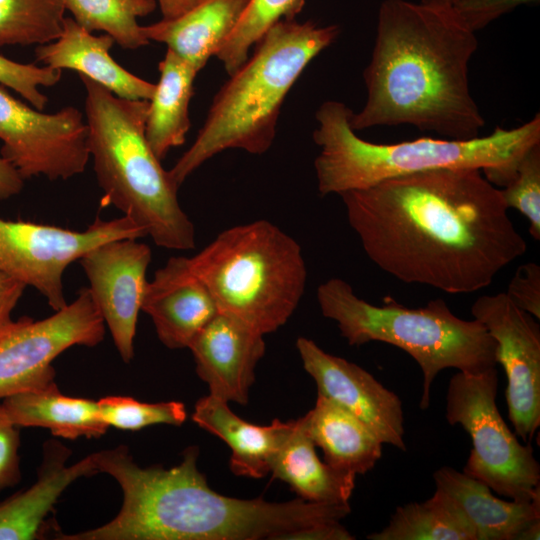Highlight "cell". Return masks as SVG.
<instances>
[{"instance_id": "6da1fadb", "label": "cell", "mask_w": 540, "mask_h": 540, "mask_svg": "<svg viewBox=\"0 0 540 540\" xmlns=\"http://www.w3.org/2000/svg\"><path fill=\"white\" fill-rule=\"evenodd\" d=\"M339 196L368 258L404 283L476 292L527 249L478 169L428 170Z\"/></svg>"}, {"instance_id": "7a4b0ae2", "label": "cell", "mask_w": 540, "mask_h": 540, "mask_svg": "<svg viewBox=\"0 0 540 540\" xmlns=\"http://www.w3.org/2000/svg\"><path fill=\"white\" fill-rule=\"evenodd\" d=\"M477 48L475 32L453 8L384 0L363 72L367 98L351 111V128L411 125L447 139L479 137L485 121L468 80Z\"/></svg>"}, {"instance_id": "3957f363", "label": "cell", "mask_w": 540, "mask_h": 540, "mask_svg": "<svg viewBox=\"0 0 540 540\" xmlns=\"http://www.w3.org/2000/svg\"><path fill=\"white\" fill-rule=\"evenodd\" d=\"M198 447H188L171 468L135 467L123 486L122 523L131 540L276 539L308 526L340 521L349 503L296 498L268 502L214 491L197 467Z\"/></svg>"}, {"instance_id": "277c9868", "label": "cell", "mask_w": 540, "mask_h": 540, "mask_svg": "<svg viewBox=\"0 0 540 540\" xmlns=\"http://www.w3.org/2000/svg\"><path fill=\"white\" fill-rule=\"evenodd\" d=\"M351 109L328 100L316 111L313 140L320 147L314 168L321 195L362 189L383 180L436 169H478L497 188L513 176L525 152L540 143V115L513 129L496 127L469 140L422 137L379 144L360 138L349 123Z\"/></svg>"}, {"instance_id": "5b68a950", "label": "cell", "mask_w": 540, "mask_h": 540, "mask_svg": "<svg viewBox=\"0 0 540 540\" xmlns=\"http://www.w3.org/2000/svg\"><path fill=\"white\" fill-rule=\"evenodd\" d=\"M338 25L281 19L214 96L193 144L169 170L180 187L204 162L227 149L263 154L271 147L286 95L307 65L338 37Z\"/></svg>"}, {"instance_id": "8992f818", "label": "cell", "mask_w": 540, "mask_h": 540, "mask_svg": "<svg viewBox=\"0 0 540 540\" xmlns=\"http://www.w3.org/2000/svg\"><path fill=\"white\" fill-rule=\"evenodd\" d=\"M79 78L102 206L120 210L159 247L193 249L195 228L178 201L179 187L146 139L149 101L121 98L84 75Z\"/></svg>"}, {"instance_id": "52a82bcc", "label": "cell", "mask_w": 540, "mask_h": 540, "mask_svg": "<svg viewBox=\"0 0 540 540\" xmlns=\"http://www.w3.org/2000/svg\"><path fill=\"white\" fill-rule=\"evenodd\" d=\"M317 300L323 316L337 323L349 345L384 342L418 363L423 375L422 410L429 407L432 383L442 370L480 373L498 364L497 342L484 325L457 317L441 298L420 308L404 307L393 298L377 306L334 277L318 286Z\"/></svg>"}, {"instance_id": "ba28073f", "label": "cell", "mask_w": 540, "mask_h": 540, "mask_svg": "<svg viewBox=\"0 0 540 540\" xmlns=\"http://www.w3.org/2000/svg\"><path fill=\"white\" fill-rule=\"evenodd\" d=\"M188 261L219 312L263 335L283 326L304 294L307 270L301 246L267 220L220 232Z\"/></svg>"}, {"instance_id": "9c48e42d", "label": "cell", "mask_w": 540, "mask_h": 540, "mask_svg": "<svg viewBox=\"0 0 540 540\" xmlns=\"http://www.w3.org/2000/svg\"><path fill=\"white\" fill-rule=\"evenodd\" d=\"M496 367L458 371L449 381L446 420L470 435L472 448L463 473L517 502L540 500V465L503 420L497 404Z\"/></svg>"}, {"instance_id": "30bf717a", "label": "cell", "mask_w": 540, "mask_h": 540, "mask_svg": "<svg viewBox=\"0 0 540 540\" xmlns=\"http://www.w3.org/2000/svg\"><path fill=\"white\" fill-rule=\"evenodd\" d=\"M145 236L125 215L97 217L82 231L0 218V272L36 289L57 311L67 305L63 275L70 264L103 242Z\"/></svg>"}, {"instance_id": "8fae6325", "label": "cell", "mask_w": 540, "mask_h": 540, "mask_svg": "<svg viewBox=\"0 0 540 540\" xmlns=\"http://www.w3.org/2000/svg\"><path fill=\"white\" fill-rule=\"evenodd\" d=\"M105 336V323L88 287L51 316L22 317L0 336V400L55 379L52 362L73 346L93 347Z\"/></svg>"}, {"instance_id": "7c38bea8", "label": "cell", "mask_w": 540, "mask_h": 540, "mask_svg": "<svg viewBox=\"0 0 540 540\" xmlns=\"http://www.w3.org/2000/svg\"><path fill=\"white\" fill-rule=\"evenodd\" d=\"M1 156L24 180H67L84 172L90 159L82 112L66 106L45 113L12 96L0 84Z\"/></svg>"}, {"instance_id": "4fadbf2b", "label": "cell", "mask_w": 540, "mask_h": 540, "mask_svg": "<svg viewBox=\"0 0 540 540\" xmlns=\"http://www.w3.org/2000/svg\"><path fill=\"white\" fill-rule=\"evenodd\" d=\"M497 342V362L507 376L505 397L515 434L530 442L540 426V327L505 293L478 297L471 307Z\"/></svg>"}, {"instance_id": "5bb4252c", "label": "cell", "mask_w": 540, "mask_h": 540, "mask_svg": "<svg viewBox=\"0 0 540 540\" xmlns=\"http://www.w3.org/2000/svg\"><path fill=\"white\" fill-rule=\"evenodd\" d=\"M151 258L147 244L123 238L103 242L78 260L91 296L126 363L134 357L137 320Z\"/></svg>"}, {"instance_id": "9a60e30c", "label": "cell", "mask_w": 540, "mask_h": 540, "mask_svg": "<svg viewBox=\"0 0 540 540\" xmlns=\"http://www.w3.org/2000/svg\"><path fill=\"white\" fill-rule=\"evenodd\" d=\"M296 348L318 394L362 421L382 442L406 451L400 398L368 371L325 352L313 340L299 337Z\"/></svg>"}, {"instance_id": "2e32d148", "label": "cell", "mask_w": 540, "mask_h": 540, "mask_svg": "<svg viewBox=\"0 0 540 540\" xmlns=\"http://www.w3.org/2000/svg\"><path fill=\"white\" fill-rule=\"evenodd\" d=\"M263 334L224 312H218L189 345L209 395L226 402L248 403L255 368L265 354Z\"/></svg>"}, {"instance_id": "e0dca14e", "label": "cell", "mask_w": 540, "mask_h": 540, "mask_svg": "<svg viewBox=\"0 0 540 540\" xmlns=\"http://www.w3.org/2000/svg\"><path fill=\"white\" fill-rule=\"evenodd\" d=\"M141 311L151 317L164 346L181 349L189 347L219 309L206 285L192 272L188 257L175 256L147 281Z\"/></svg>"}, {"instance_id": "ac0fdd59", "label": "cell", "mask_w": 540, "mask_h": 540, "mask_svg": "<svg viewBox=\"0 0 540 540\" xmlns=\"http://www.w3.org/2000/svg\"><path fill=\"white\" fill-rule=\"evenodd\" d=\"M70 455L60 441L44 443L35 483L0 503V540L42 538L49 529L45 520L61 494L79 478L98 473L92 454L67 465Z\"/></svg>"}, {"instance_id": "d6986e66", "label": "cell", "mask_w": 540, "mask_h": 540, "mask_svg": "<svg viewBox=\"0 0 540 540\" xmlns=\"http://www.w3.org/2000/svg\"><path fill=\"white\" fill-rule=\"evenodd\" d=\"M115 43L108 34L94 35L72 17H65L57 39L35 48L36 62L54 69H69L102 85L118 97L150 100L156 84L118 64L110 55Z\"/></svg>"}, {"instance_id": "ffe728a7", "label": "cell", "mask_w": 540, "mask_h": 540, "mask_svg": "<svg viewBox=\"0 0 540 540\" xmlns=\"http://www.w3.org/2000/svg\"><path fill=\"white\" fill-rule=\"evenodd\" d=\"M433 478L436 490L450 497L472 525L477 540L539 539L540 500H502L487 485L448 466Z\"/></svg>"}, {"instance_id": "44dd1931", "label": "cell", "mask_w": 540, "mask_h": 540, "mask_svg": "<svg viewBox=\"0 0 540 540\" xmlns=\"http://www.w3.org/2000/svg\"><path fill=\"white\" fill-rule=\"evenodd\" d=\"M192 420L229 446L230 469L235 475L256 479L270 473L271 460L292 425V420L279 419L266 426L249 423L237 416L228 402L211 395L196 402Z\"/></svg>"}, {"instance_id": "7402d4cb", "label": "cell", "mask_w": 540, "mask_h": 540, "mask_svg": "<svg viewBox=\"0 0 540 540\" xmlns=\"http://www.w3.org/2000/svg\"><path fill=\"white\" fill-rule=\"evenodd\" d=\"M250 0H204L183 15L141 26L149 41L167 45L198 72L216 55Z\"/></svg>"}, {"instance_id": "603a6c76", "label": "cell", "mask_w": 540, "mask_h": 540, "mask_svg": "<svg viewBox=\"0 0 540 540\" xmlns=\"http://www.w3.org/2000/svg\"><path fill=\"white\" fill-rule=\"evenodd\" d=\"M315 448L303 417L292 420L289 432L271 460L270 473L305 501L348 503L356 475L322 462Z\"/></svg>"}, {"instance_id": "cb8c5ba5", "label": "cell", "mask_w": 540, "mask_h": 540, "mask_svg": "<svg viewBox=\"0 0 540 540\" xmlns=\"http://www.w3.org/2000/svg\"><path fill=\"white\" fill-rule=\"evenodd\" d=\"M303 417L305 428L324 462L349 473L365 474L382 456L383 442L358 418L328 398L317 395Z\"/></svg>"}, {"instance_id": "d4e9b609", "label": "cell", "mask_w": 540, "mask_h": 540, "mask_svg": "<svg viewBox=\"0 0 540 540\" xmlns=\"http://www.w3.org/2000/svg\"><path fill=\"white\" fill-rule=\"evenodd\" d=\"M11 421L21 427H42L59 438H99L108 425L97 401L63 395L55 381L2 401Z\"/></svg>"}, {"instance_id": "484cf974", "label": "cell", "mask_w": 540, "mask_h": 540, "mask_svg": "<svg viewBox=\"0 0 540 540\" xmlns=\"http://www.w3.org/2000/svg\"><path fill=\"white\" fill-rule=\"evenodd\" d=\"M160 78L149 100L145 135L159 160L173 147L184 144L191 126L189 104L198 71L167 49L159 63Z\"/></svg>"}, {"instance_id": "4316f807", "label": "cell", "mask_w": 540, "mask_h": 540, "mask_svg": "<svg viewBox=\"0 0 540 540\" xmlns=\"http://www.w3.org/2000/svg\"><path fill=\"white\" fill-rule=\"evenodd\" d=\"M370 540H477L476 533L455 502L436 490L424 502L398 506L381 531Z\"/></svg>"}, {"instance_id": "83f0119b", "label": "cell", "mask_w": 540, "mask_h": 540, "mask_svg": "<svg viewBox=\"0 0 540 540\" xmlns=\"http://www.w3.org/2000/svg\"><path fill=\"white\" fill-rule=\"evenodd\" d=\"M65 9L84 29L103 31L125 49H138L150 41L143 35L139 17L157 8L156 0H63Z\"/></svg>"}, {"instance_id": "f1b7e54d", "label": "cell", "mask_w": 540, "mask_h": 540, "mask_svg": "<svg viewBox=\"0 0 540 540\" xmlns=\"http://www.w3.org/2000/svg\"><path fill=\"white\" fill-rule=\"evenodd\" d=\"M65 11L63 0H0V47L57 39Z\"/></svg>"}, {"instance_id": "f546056e", "label": "cell", "mask_w": 540, "mask_h": 540, "mask_svg": "<svg viewBox=\"0 0 540 540\" xmlns=\"http://www.w3.org/2000/svg\"><path fill=\"white\" fill-rule=\"evenodd\" d=\"M305 0H250L235 28L216 57L228 75L235 73L248 59L250 48L279 20L295 18Z\"/></svg>"}, {"instance_id": "4dcf8cb0", "label": "cell", "mask_w": 540, "mask_h": 540, "mask_svg": "<svg viewBox=\"0 0 540 540\" xmlns=\"http://www.w3.org/2000/svg\"><path fill=\"white\" fill-rule=\"evenodd\" d=\"M97 403L108 427L121 430L137 431L158 424L180 426L187 417L185 405L179 401L145 403L132 397L107 396Z\"/></svg>"}, {"instance_id": "1f68e13d", "label": "cell", "mask_w": 540, "mask_h": 540, "mask_svg": "<svg viewBox=\"0 0 540 540\" xmlns=\"http://www.w3.org/2000/svg\"><path fill=\"white\" fill-rule=\"evenodd\" d=\"M507 208L520 212L529 222V232L540 240V143L519 160L509 182L500 188Z\"/></svg>"}, {"instance_id": "d6a6232c", "label": "cell", "mask_w": 540, "mask_h": 540, "mask_svg": "<svg viewBox=\"0 0 540 540\" xmlns=\"http://www.w3.org/2000/svg\"><path fill=\"white\" fill-rule=\"evenodd\" d=\"M62 70L34 63H19L0 55V84L17 92L34 108L43 111L48 98L40 87L56 85Z\"/></svg>"}, {"instance_id": "836d02e7", "label": "cell", "mask_w": 540, "mask_h": 540, "mask_svg": "<svg viewBox=\"0 0 540 540\" xmlns=\"http://www.w3.org/2000/svg\"><path fill=\"white\" fill-rule=\"evenodd\" d=\"M538 2L539 0H460L453 9L464 24L476 33L516 7Z\"/></svg>"}, {"instance_id": "e575fe53", "label": "cell", "mask_w": 540, "mask_h": 540, "mask_svg": "<svg viewBox=\"0 0 540 540\" xmlns=\"http://www.w3.org/2000/svg\"><path fill=\"white\" fill-rule=\"evenodd\" d=\"M19 447V427L11 421L0 401V491L21 480Z\"/></svg>"}, {"instance_id": "d590c367", "label": "cell", "mask_w": 540, "mask_h": 540, "mask_svg": "<svg viewBox=\"0 0 540 540\" xmlns=\"http://www.w3.org/2000/svg\"><path fill=\"white\" fill-rule=\"evenodd\" d=\"M507 297L520 309L540 319V267L534 262L520 265L511 278Z\"/></svg>"}, {"instance_id": "8d00e7d4", "label": "cell", "mask_w": 540, "mask_h": 540, "mask_svg": "<svg viewBox=\"0 0 540 540\" xmlns=\"http://www.w3.org/2000/svg\"><path fill=\"white\" fill-rule=\"evenodd\" d=\"M26 286L0 272V336L15 322L12 313Z\"/></svg>"}, {"instance_id": "74e56055", "label": "cell", "mask_w": 540, "mask_h": 540, "mask_svg": "<svg viewBox=\"0 0 540 540\" xmlns=\"http://www.w3.org/2000/svg\"><path fill=\"white\" fill-rule=\"evenodd\" d=\"M354 537L340 521L323 522L292 531L281 540H352Z\"/></svg>"}, {"instance_id": "f35d334b", "label": "cell", "mask_w": 540, "mask_h": 540, "mask_svg": "<svg viewBox=\"0 0 540 540\" xmlns=\"http://www.w3.org/2000/svg\"><path fill=\"white\" fill-rule=\"evenodd\" d=\"M24 181L17 169L0 156V200L18 195L24 187Z\"/></svg>"}, {"instance_id": "ab89813d", "label": "cell", "mask_w": 540, "mask_h": 540, "mask_svg": "<svg viewBox=\"0 0 540 540\" xmlns=\"http://www.w3.org/2000/svg\"><path fill=\"white\" fill-rule=\"evenodd\" d=\"M160 8L162 19H175L204 0H156Z\"/></svg>"}, {"instance_id": "60d3db41", "label": "cell", "mask_w": 540, "mask_h": 540, "mask_svg": "<svg viewBox=\"0 0 540 540\" xmlns=\"http://www.w3.org/2000/svg\"><path fill=\"white\" fill-rule=\"evenodd\" d=\"M460 0H420V3L429 6L435 7H448L453 8V6Z\"/></svg>"}]
</instances>
